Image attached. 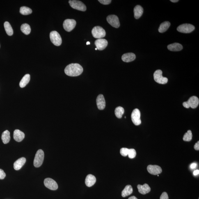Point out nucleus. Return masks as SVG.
<instances>
[{
	"label": "nucleus",
	"instance_id": "f257e3e1",
	"mask_svg": "<svg viewBox=\"0 0 199 199\" xmlns=\"http://www.w3.org/2000/svg\"><path fill=\"white\" fill-rule=\"evenodd\" d=\"M83 72L82 67L78 63H71L67 66L65 69V74L72 77L81 75Z\"/></svg>",
	"mask_w": 199,
	"mask_h": 199
},
{
	"label": "nucleus",
	"instance_id": "f03ea898",
	"mask_svg": "<svg viewBox=\"0 0 199 199\" xmlns=\"http://www.w3.org/2000/svg\"><path fill=\"white\" fill-rule=\"evenodd\" d=\"M44 157V154L43 150L39 149L37 151L34 161V165L35 168H39L41 166L43 163Z\"/></svg>",
	"mask_w": 199,
	"mask_h": 199
},
{
	"label": "nucleus",
	"instance_id": "7ed1b4c3",
	"mask_svg": "<svg viewBox=\"0 0 199 199\" xmlns=\"http://www.w3.org/2000/svg\"><path fill=\"white\" fill-rule=\"evenodd\" d=\"M199 103V100L198 97L195 96H193L188 99L187 102L183 103V106L186 108L190 107L194 108H196L198 106Z\"/></svg>",
	"mask_w": 199,
	"mask_h": 199
},
{
	"label": "nucleus",
	"instance_id": "20e7f679",
	"mask_svg": "<svg viewBox=\"0 0 199 199\" xmlns=\"http://www.w3.org/2000/svg\"><path fill=\"white\" fill-rule=\"evenodd\" d=\"M92 34L94 38L100 39L105 37V31L100 26H97L94 27L92 31Z\"/></svg>",
	"mask_w": 199,
	"mask_h": 199
},
{
	"label": "nucleus",
	"instance_id": "39448f33",
	"mask_svg": "<svg viewBox=\"0 0 199 199\" xmlns=\"http://www.w3.org/2000/svg\"><path fill=\"white\" fill-rule=\"evenodd\" d=\"M50 38L51 42L55 45L59 46L61 45L62 40L61 35L56 31H51L50 33Z\"/></svg>",
	"mask_w": 199,
	"mask_h": 199
},
{
	"label": "nucleus",
	"instance_id": "423d86ee",
	"mask_svg": "<svg viewBox=\"0 0 199 199\" xmlns=\"http://www.w3.org/2000/svg\"><path fill=\"white\" fill-rule=\"evenodd\" d=\"M154 79L156 82L161 84H165L168 82V78L163 77L162 71L161 70H157L154 72Z\"/></svg>",
	"mask_w": 199,
	"mask_h": 199
},
{
	"label": "nucleus",
	"instance_id": "0eeeda50",
	"mask_svg": "<svg viewBox=\"0 0 199 199\" xmlns=\"http://www.w3.org/2000/svg\"><path fill=\"white\" fill-rule=\"evenodd\" d=\"M70 6L72 8L80 11L85 12L86 10V7L81 2L76 0H73L69 1Z\"/></svg>",
	"mask_w": 199,
	"mask_h": 199
},
{
	"label": "nucleus",
	"instance_id": "6e6552de",
	"mask_svg": "<svg viewBox=\"0 0 199 199\" xmlns=\"http://www.w3.org/2000/svg\"><path fill=\"white\" fill-rule=\"evenodd\" d=\"M195 27L191 24H184L180 25L177 28V31L179 32L189 33L194 31Z\"/></svg>",
	"mask_w": 199,
	"mask_h": 199
},
{
	"label": "nucleus",
	"instance_id": "1a4fd4ad",
	"mask_svg": "<svg viewBox=\"0 0 199 199\" xmlns=\"http://www.w3.org/2000/svg\"><path fill=\"white\" fill-rule=\"evenodd\" d=\"M131 119L135 125H139L141 124V112L139 110L136 108L133 111L131 114Z\"/></svg>",
	"mask_w": 199,
	"mask_h": 199
},
{
	"label": "nucleus",
	"instance_id": "9d476101",
	"mask_svg": "<svg viewBox=\"0 0 199 199\" xmlns=\"http://www.w3.org/2000/svg\"><path fill=\"white\" fill-rule=\"evenodd\" d=\"M76 21L74 19H67L64 21L63 27L66 31L70 32L75 27Z\"/></svg>",
	"mask_w": 199,
	"mask_h": 199
},
{
	"label": "nucleus",
	"instance_id": "9b49d317",
	"mask_svg": "<svg viewBox=\"0 0 199 199\" xmlns=\"http://www.w3.org/2000/svg\"><path fill=\"white\" fill-rule=\"evenodd\" d=\"M107 20L108 24L114 27L118 28L120 26V21L118 17L116 15H110L108 16Z\"/></svg>",
	"mask_w": 199,
	"mask_h": 199
},
{
	"label": "nucleus",
	"instance_id": "f8f14e48",
	"mask_svg": "<svg viewBox=\"0 0 199 199\" xmlns=\"http://www.w3.org/2000/svg\"><path fill=\"white\" fill-rule=\"evenodd\" d=\"M44 184L46 187L52 190H56L58 188V184L56 181L49 178L45 179Z\"/></svg>",
	"mask_w": 199,
	"mask_h": 199
},
{
	"label": "nucleus",
	"instance_id": "ddd939ff",
	"mask_svg": "<svg viewBox=\"0 0 199 199\" xmlns=\"http://www.w3.org/2000/svg\"><path fill=\"white\" fill-rule=\"evenodd\" d=\"M147 170L152 175H158L162 172V169L157 165H149L147 167Z\"/></svg>",
	"mask_w": 199,
	"mask_h": 199
},
{
	"label": "nucleus",
	"instance_id": "4468645a",
	"mask_svg": "<svg viewBox=\"0 0 199 199\" xmlns=\"http://www.w3.org/2000/svg\"><path fill=\"white\" fill-rule=\"evenodd\" d=\"M95 45L97 49L100 51H102L106 49L108 45L107 41L106 39H98L95 42Z\"/></svg>",
	"mask_w": 199,
	"mask_h": 199
},
{
	"label": "nucleus",
	"instance_id": "2eb2a0df",
	"mask_svg": "<svg viewBox=\"0 0 199 199\" xmlns=\"http://www.w3.org/2000/svg\"><path fill=\"white\" fill-rule=\"evenodd\" d=\"M96 103L98 108L100 110H103L106 107V101L103 95H100L96 99Z\"/></svg>",
	"mask_w": 199,
	"mask_h": 199
},
{
	"label": "nucleus",
	"instance_id": "dca6fc26",
	"mask_svg": "<svg viewBox=\"0 0 199 199\" xmlns=\"http://www.w3.org/2000/svg\"><path fill=\"white\" fill-rule=\"evenodd\" d=\"M136 56L133 53H127L122 55V60L124 62L129 63L136 59Z\"/></svg>",
	"mask_w": 199,
	"mask_h": 199
},
{
	"label": "nucleus",
	"instance_id": "f3484780",
	"mask_svg": "<svg viewBox=\"0 0 199 199\" xmlns=\"http://www.w3.org/2000/svg\"><path fill=\"white\" fill-rule=\"evenodd\" d=\"M25 134L24 132L19 129H16L13 133V138L16 141L21 142L24 139Z\"/></svg>",
	"mask_w": 199,
	"mask_h": 199
},
{
	"label": "nucleus",
	"instance_id": "a211bd4d",
	"mask_svg": "<svg viewBox=\"0 0 199 199\" xmlns=\"http://www.w3.org/2000/svg\"><path fill=\"white\" fill-rule=\"evenodd\" d=\"M137 188L139 193L142 194H146L150 192L151 188L148 184H145L143 185H138Z\"/></svg>",
	"mask_w": 199,
	"mask_h": 199
},
{
	"label": "nucleus",
	"instance_id": "6ab92c4d",
	"mask_svg": "<svg viewBox=\"0 0 199 199\" xmlns=\"http://www.w3.org/2000/svg\"><path fill=\"white\" fill-rule=\"evenodd\" d=\"M26 162V159L24 157H21L17 160L14 163V168L16 170L20 169Z\"/></svg>",
	"mask_w": 199,
	"mask_h": 199
},
{
	"label": "nucleus",
	"instance_id": "aec40b11",
	"mask_svg": "<svg viewBox=\"0 0 199 199\" xmlns=\"http://www.w3.org/2000/svg\"><path fill=\"white\" fill-rule=\"evenodd\" d=\"M96 181V180L95 176L92 175H89L87 176L85 179V184L88 187H91L95 184Z\"/></svg>",
	"mask_w": 199,
	"mask_h": 199
},
{
	"label": "nucleus",
	"instance_id": "412c9836",
	"mask_svg": "<svg viewBox=\"0 0 199 199\" xmlns=\"http://www.w3.org/2000/svg\"><path fill=\"white\" fill-rule=\"evenodd\" d=\"M134 17L136 19H139L143 13V9L140 5H136L134 8Z\"/></svg>",
	"mask_w": 199,
	"mask_h": 199
},
{
	"label": "nucleus",
	"instance_id": "4be33fe9",
	"mask_svg": "<svg viewBox=\"0 0 199 199\" xmlns=\"http://www.w3.org/2000/svg\"><path fill=\"white\" fill-rule=\"evenodd\" d=\"M168 50L172 51H179L183 49L182 45L178 43H174L168 46Z\"/></svg>",
	"mask_w": 199,
	"mask_h": 199
},
{
	"label": "nucleus",
	"instance_id": "5701e85b",
	"mask_svg": "<svg viewBox=\"0 0 199 199\" xmlns=\"http://www.w3.org/2000/svg\"><path fill=\"white\" fill-rule=\"evenodd\" d=\"M31 79V76L29 74H26L22 78L20 83V86L21 88H24L29 82Z\"/></svg>",
	"mask_w": 199,
	"mask_h": 199
},
{
	"label": "nucleus",
	"instance_id": "b1692460",
	"mask_svg": "<svg viewBox=\"0 0 199 199\" xmlns=\"http://www.w3.org/2000/svg\"><path fill=\"white\" fill-rule=\"evenodd\" d=\"M133 193V188L132 186L131 185H127L126 186L123 190L121 193L122 196L125 197L128 196V195L132 194Z\"/></svg>",
	"mask_w": 199,
	"mask_h": 199
},
{
	"label": "nucleus",
	"instance_id": "393cba45",
	"mask_svg": "<svg viewBox=\"0 0 199 199\" xmlns=\"http://www.w3.org/2000/svg\"><path fill=\"white\" fill-rule=\"evenodd\" d=\"M1 138L3 143L5 144L8 143L10 139V133L9 131L6 130L4 131L2 135Z\"/></svg>",
	"mask_w": 199,
	"mask_h": 199
},
{
	"label": "nucleus",
	"instance_id": "a878e982",
	"mask_svg": "<svg viewBox=\"0 0 199 199\" xmlns=\"http://www.w3.org/2000/svg\"><path fill=\"white\" fill-rule=\"evenodd\" d=\"M170 26V23L169 22H163L160 25L158 31L161 33L165 32L168 29Z\"/></svg>",
	"mask_w": 199,
	"mask_h": 199
},
{
	"label": "nucleus",
	"instance_id": "bb28decb",
	"mask_svg": "<svg viewBox=\"0 0 199 199\" xmlns=\"http://www.w3.org/2000/svg\"><path fill=\"white\" fill-rule=\"evenodd\" d=\"M4 26L5 31H6L7 34L9 36L13 35V30L10 24L8 22H5Z\"/></svg>",
	"mask_w": 199,
	"mask_h": 199
},
{
	"label": "nucleus",
	"instance_id": "cd10ccee",
	"mask_svg": "<svg viewBox=\"0 0 199 199\" xmlns=\"http://www.w3.org/2000/svg\"><path fill=\"white\" fill-rule=\"evenodd\" d=\"M21 30L26 35H28L31 32V27L27 24H23L21 26Z\"/></svg>",
	"mask_w": 199,
	"mask_h": 199
},
{
	"label": "nucleus",
	"instance_id": "c85d7f7f",
	"mask_svg": "<svg viewBox=\"0 0 199 199\" xmlns=\"http://www.w3.org/2000/svg\"><path fill=\"white\" fill-rule=\"evenodd\" d=\"M124 113V110L123 107L119 106L115 108V114L117 118H122V115Z\"/></svg>",
	"mask_w": 199,
	"mask_h": 199
},
{
	"label": "nucleus",
	"instance_id": "c756f323",
	"mask_svg": "<svg viewBox=\"0 0 199 199\" xmlns=\"http://www.w3.org/2000/svg\"><path fill=\"white\" fill-rule=\"evenodd\" d=\"M20 12L21 14L24 15H30L32 13V10L31 9L28 7L26 6H23L21 7Z\"/></svg>",
	"mask_w": 199,
	"mask_h": 199
},
{
	"label": "nucleus",
	"instance_id": "7c9ffc66",
	"mask_svg": "<svg viewBox=\"0 0 199 199\" xmlns=\"http://www.w3.org/2000/svg\"><path fill=\"white\" fill-rule=\"evenodd\" d=\"M192 137L193 135L191 131V130H188L187 132H186L184 134L183 138V139L185 141L189 142L191 141L192 139Z\"/></svg>",
	"mask_w": 199,
	"mask_h": 199
},
{
	"label": "nucleus",
	"instance_id": "2f4dec72",
	"mask_svg": "<svg viewBox=\"0 0 199 199\" xmlns=\"http://www.w3.org/2000/svg\"><path fill=\"white\" fill-rule=\"evenodd\" d=\"M136 150L134 149H129L128 153V156L130 159H133L136 157Z\"/></svg>",
	"mask_w": 199,
	"mask_h": 199
},
{
	"label": "nucleus",
	"instance_id": "473e14b6",
	"mask_svg": "<svg viewBox=\"0 0 199 199\" xmlns=\"http://www.w3.org/2000/svg\"><path fill=\"white\" fill-rule=\"evenodd\" d=\"M129 149L127 148H122L120 150V154L122 156L125 157L128 155V153Z\"/></svg>",
	"mask_w": 199,
	"mask_h": 199
},
{
	"label": "nucleus",
	"instance_id": "72a5a7b5",
	"mask_svg": "<svg viewBox=\"0 0 199 199\" xmlns=\"http://www.w3.org/2000/svg\"><path fill=\"white\" fill-rule=\"evenodd\" d=\"M99 1L102 4L104 5L109 4L111 2V0H99Z\"/></svg>",
	"mask_w": 199,
	"mask_h": 199
},
{
	"label": "nucleus",
	"instance_id": "f704fd0d",
	"mask_svg": "<svg viewBox=\"0 0 199 199\" xmlns=\"http://www.w3.org/2000/svg\"><path fill=\"white\" fill-rule=\"evenodd\" d=\"M6 174L3 170L1 169H0V179L2 180L6 177Z\"/></svg>",
	"mask_w": 199,
	"mask_h": 199
},
{
	"label": "nucleus",
	"instance_id": "c9c22d12",
	"mask_svg": "<svg viewBox=\"0 0 199 199\" xmlns=\"http://www.w3.org/2000/svg\"><path fill=\"white\" fill-rule=\"evenodd\" d=\"M160 199H168V194L166 192H163L161 196Z\"/></svg>",
	"mask_w": 199,
	"mask_h": 199
},
{
	"label": "nucleus",
	"instance_id": "e433bc0d",
	"mask_svg": "<svg viewBox=\"0 0 199 199\" xmlns=\"http://www.w3.org/2000/svg\"><path fill=\"white\" fill-rule=\"evenodd\" d=\"M194 148L195 150H199V141L197 143H195L194 146Z\"/></svg>",
	"mask_w": 199,
	"mask_h": 199
},
{
	"label": "nucleus",
	"instance_id": "4c0bfd02",
	"mask_svg": "<svg viewBox=\"0 0 199 199\" xmlns=\"http://www.w3.org/2000/svg\"><path fill=\"white\" fill-rule=\"evenodd\" d=\"M197 166V164L195 163H193L191 165L190 168H191L194 169Z\"/></svg>",
	"mask_w": 199,
	"mask_h": 199
},
{
	"label": "nucleus",
	"instance_id": "58836bf2",
	"mask_svg": "<svg viewBox=\"0 0 199 199\" xmlns=\"http://www.w3.org/2000/svg\"><path fill=\"white\" fill-rule=\"evenodd\" d=\"M199 173V170H195L194 172V175H198Z\"/></svg>",
	"mask_w": 199,
	"mask_h": 199
},
{
	"label": "nucleus",
	"instance_id": "ea45409f",
	"mask_svg": "<svg viewBox=\"0 0 199 199\" xmlns=\"http://www.w3.org/2000/svg\"><path fill=\"white\" fill-rule=\"evenodd\" d=\"M128 199H138L135 196H133L129 197V198Z\"/></svg>",
	"mask_w": 199,
	"mask_h": 199
},
{
	"label": "nucleus",
	"instance_id": "a19ab883",
	"mask_svg": "<svg viewBox=\"0 0 199 199\" xmlns=\"http://www.w3.org/2000/svg\"><path fill=\"white\" fill-rule=\"evenodd\" d=\"M170 1L172 2L176 3L179 2V0H171Z\"/></svg>",
	"mask_w": 199,
	"mask_h": 199
},
{
	"label": "nucleus",
	"instance_id": "79ce46f5",
	"mask_svg": "<svg viewBox=\"0 0 199 199\" xmlns=\"http://www.w3.org/2000/svg\"><path fill=\"white\" fill-rule=\"evenodd\" d=\"M90 42H87L86 43L87 45H89L90 44Z\"/></svg>",
	"mask_w": 199,
	"mask_h": 199
},
{
	"label": "nucleus",
	"instance_id": "37998d69",
	"mask_svg": "<svg viewBox=\"0 0 199 199\" xmlns=\"http://www.w3.org/2000/svg\"><path fill=\"white\" fill-rule=\"evenodd\" d=\"M95 50H97V48H96V49H95Z\"/></svg>",
	"mask_w": 199,
	"mask_h": 199
},
{
	"label": "nucleus",
	"instance_id": "c03bdc74",
	"mask_svg": "<svg viewBox=\"0 0 199 199\" xmlns=\"http://www.w3.org/2000/svg\"><path fill=\"white\" fill-rule=\"evenodd\" d=\"M0 47H1V45H0Z\"/></svg>",
	"mask_w": 199,
	"mask_h": 199
}]
</instances>
